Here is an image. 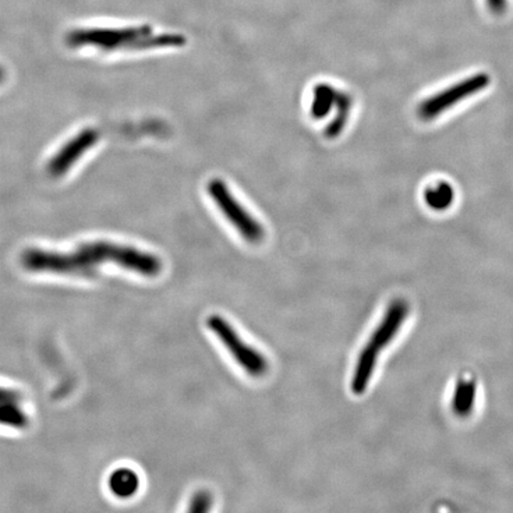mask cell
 <instances>
[{
  "instance_id": "obj_7",
  "label": "cell",
  "mask_w": 513,
  "mask_h": 513,
  "mask_svg": "<svg viewBox=\"0 0 513 513\" xmlns=\"http://www.w3.org/2000/svg\"><path fill=\"white\" fill-rule=\"evenodd\" d=\"M409 310L410 307L405 300L392 301L390 306L385 311L383 320L374 329L373 334L367 344L373 346L378 352L390 345L392 340L401 331L402 325H405Z\"/></svg>"
},
{
  "instance_id": "obj_15",
  "label": "cell",
  "mask_w": 513,
  "mask_h": 513,
  "mask_svg": "<svg viewBox=\"0 0 513 513\" xmlns=\"http://www.w3.org/2000/svg\"><path fill=\"white\" fill-rule=\"evenodd\" d=\"M5 76H6V74H5L4 68H2V67H0V84H2L3 81L5 80Z\"/></svg>"
},
{
  "instance_id": "obj_5",
  "label": "cell",
  "mask_w": 513,
  "mask_h": 513,
  "mask_svg": "<svg viewBox=\"0 0 513 513\" xmlns=\"http://www.w3.org/2000/svg\"><path fill=\"white\" fill-rule=\"evenodd\" d=\"M491 84V77L487 73H477L474 76L459 81L458 84H452L451 87L438 92L433 97L426 99L421 102L417 115L424 122H429L440 116L442 113L448 111L458 105L459 102L473 97L474 94L480 93Z\"/></svg>"
},
{
  "instance_id": "obj_3",
  "label": "cell",
  "mask_w": 513,
  "mask_h": 513,
  "mask_svg": "<svg viewBox=\"0 0 513 513\" xmlns=\"http://www.w3.org/2000/svg\"><path fill=\"white\" fill-rule=\"evenodd\" d=\"M208 194L224 214L226 220L250 244H258L264 239L265 231L261 222L236 199L231 190L220 179L208 183Z\"/></svg>"
},
{
  "instance_id": "obj_10",
  "label": "cell",
  "mask_w": 513,
  "mask_h": 513,
  "mask_svg": "<svg viewBox=\"0 0 513 513\" xmlns=\"http://www.w3.org/2000/svg\"><path fill=\"white\" fill-rule=\"evenodd\" d=\"M424 201L431 210L444 212L452 206L455 200V190L449 182L434 183L424 190Z\"/></svg>"
},
{
  "instance_id": "obj_13",
  "label": "cell",
  "mask_w": 513,
  "mask_h": 513,
  "mask_svg": "<svg viewBox=\"0 0 513 513\" xmlns=\"http://www.w3.org/2000/svg\"><path fill=\"white\" fill-rule=\"evenodd\" d=\"M212 508V495L208 492H199L190 501L189 511L207 512Z\"/></svg>"
},
{
  "instance_id": "obj_11",
  "label": "cell",
  "mask_w": 513,
  "mask_h": 513,
  "mask_svg": "<svg viewBox=\"0 0 513 513\" xmlns=\"http://www.w3.org/2000/svg\"><path fill=\"white\" fill-rule=\"evenodd\" d=\"M108 487L116 497L130 498L136 493L138 487H140V479L133 470L119 469L109 477Z\"/></svg>"
},
{
  "instance_id": "obj_9",
  "label": "cell",
  "mask_w": 513,
  "mask_h": 513,
  "mask_svg": "<svg viewBox=\"0 0 513 513\" xmlns=\"http://www.w3.org/2000/svg\"><path fill=\"white\" fill-rule=\"evenodd\" d=\"M477 385L472 377H460L452 395V410L458 417H469L477 403Z\"/></svg>"
},
{
  "instance_id": "obj_8",
  "label": "cell",
  "mask_w": 513,
  "mask_h": 513,
  "mask_svg": "<svg viewBox=\"0 0 513 513\" xmlns=\"http://www.w3.org/2000/svg\"><path fill=\"white\" fill-rule=\"evenodd\" d=\"M380 353L369 344H366L365 348L360 351L351 381L353 394L360 396L366 391L376 370Z\"/></svg>"
},
{
  "instance_id": "obj_2",
  "label": "cell",
  "mask_w": 513,
  "mask_h": 513,
  "mask_svg": "<svg viewBox=\"0 0 513 513\" xmlns=\"http://www.w3.org/2000/svg\"><path fill=\"white\" fill-rule=\"evenodd\" d=\"M70 47H95L105 52L145 51V49L181 47L186 37L179 34H154L150 27L88 28L67 35Z\"/></svg>"
},
{
  "instance_id": "obj_14",
  "label": "cell",
  "mask_w": 513,
  "mask_h": 513,
  "mask_svg": "<svg viewBox=\"0 0 513 513\" xmlns=\"http://www.w3.org/2000/svg\"><path fill=\"white\" fill-rule=\"evenodd\" d=\"M22 396L12 389L0 387V408L12 405H20Z\"/></svg>"
},
{
  "instance_id": "obj_6",
  "label": "cell",
  "mask_w": 513,
  "mask_h": 513,
  "mask_svg": "<svg viewBox=\"0 0 513 513\" xmlns=\"http://www.w3.org/2000/svg\"><path fill=\"white\" fill-rule=\"evenodd\" d=\"M99 138H100V132L97 129L87 127V129L80 131L72 140L67 141L51 159L48 164L49 174L54 178L65 175L92 147L97 144Z\"/></svg>"
},
{
  "instance_id": "obj_1",
  "label": "cell",
  "mask_w": 513,
  "mask_h": 513,
  "mask_svg": "<svg viewBox=\"0 0 513 513\" xmlns=\"http://www.w3.org/2000/svg\"><path fill=\"white\" fill-rule=\"evenodd\" d=\"M106 263L147 277H155L162 271V261L155 254L109 242L84 243L68 253L30 249L22 254L23 267L31 272L90 276Z\"/></svg>"
},
{
  "instance_id": "obj_12",
  "label": "cell",
  "mask_w": 513,
  "mask_h": 513,
  "mask_svg": "<svg viewBox=\"0 0 513 513\" xmlns=\"http://www.w3.org/2000/svg\"><path fill=\"white\" fill-rule=\"evenodd\" d=\"M340 92L336 91L331 84H317L313 91V100H311L310 113L314 118L321 119L327 116L333 106L338 100Z\"/></svg>"
},
{
  "instance_id": "obj_4",
  "label": "cell",
  "mask_w": 513,
  "mask_h": 513,
  "mask_svg": "<svg viewBox=\"0 0 513 513\" xmlns=\"http://www.w3.org/2000/svg\"><path fill=\"white\" fill-rule=\"evenodd\" d=\"M208 328L220 340L236 363L251 377H263L269 370V362L257 349L245 344V341L228 320L220 315H212L207 320Z\"/></svg>"
}]
</instances>
